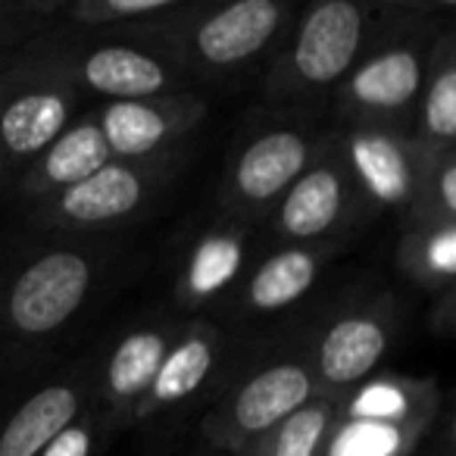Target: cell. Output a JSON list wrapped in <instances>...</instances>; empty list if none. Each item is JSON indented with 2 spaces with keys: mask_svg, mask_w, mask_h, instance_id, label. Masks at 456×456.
Listing matches in <instances>:
<instances>
[{
  "mask_svg": "<svg viewBox=\"0 0 456 456\" xmlns=\"http://www.w3.org/2000/svg\"><path fill=\"white\" fill-rule=\"evenodd\" d=\"M110 260L113 248L60 241L0 281V366H22L51 347L91 304Z\"/></svg>",
  "mask_w": 456,
  "mask_h": 456,
  "instance_id": "6da1fadb",
  "label": "cell"
},
{
  "mask_svg": "<svg viewBox=\"0 0 456 456\" xmlns=\"http://www.w3.org/2000/svg\"><path fill=\"white\" fill-rule=\"evenodd\" d=\"M372 4L319 0L310 4L281 45L263 78V107L275 116H306L329 101L372 41Z\"/></svg>",
  "mask_w": 456,
  "mask_h": 456,
  "instance_id": "7a4b0ae2",
  "label": "cell"
},
{
  "mask_svg": "<svg viewBox=\"0 0 456 456\" xmlns=\"http://www.w3.org/2000/svg\"><path fill=\"white\" fill-rule=\"evenodd\" d=\"M291 22L294 7L285 0L182 4V10L147 38L157 41L191 82L235 78L275 53Z\"/></svg>",
  "mask_w": 456,
  "mask_h": 456,
  "instance_id": "3957f363",
  "label": "cell"
},
{
  "mask_svg": "<svg viewBox=\"0 0 456 456\" xmlns=\"http://www.w3.org/2000/svg\"><path fill=\"white\" fill-rule=\"evenodd\" d=\"M331 132L319 128L306 116H269L250 122L232 147L219 182V216L254 222L266 219L285 191L322 157L331 144Z\"/></svg>",
  "mask_w": 456,
  "mask_h": 456,
  "instance_id": "277c9868",
  "label": "cell"
},
{
  "mask_svg": "<svg viewBox=\"0 0 456 456\" xmlns=\"http://www.w3.org/2000/svg\"><path fill=\"white\" fill-rule=\"evenodd\" d=\"M28 47L78 94L103 97L107 103L175 94L191 85L182 66L151 38H76L41 32Z\"/></svg>",
  "mask_w": 456,
  "mask_h": 456,
  "instance_id": "5b68a950",
  "label": "cell"
},
{
  "mask_svg": "<svg viewBox=\"0 0 456 456\" xmlns=\"http://www.w3.org/2000/svg\"><path fill=\"white\" fill-rule=\"evenodd\" d=\"M184 166V153L163 159H110L88 178L28 203L32 225L88 235L128 225L163 197Z\"/></svg>",
  "mask_w": 456,
  "mask_h": 456,
  "instance_id": "8992f818",
  "label": "cell"
},
{
  "mask_svg": "<svg viewBox=\"0 0 456 456\" xmlns=\"http://www.w3.org/2000/svg\"><path fill=\"white\" fill-rule=\"evenodd\" d=\"M435 38L437 35L425 32V22H416L410 32H394L381 45L369 41L360 63L331 94L344 126L397 128L412 134Z\"/></svg>",
  "mask_w": 456,
  "mask_h": 456,
  "instance_id": "52a82bcc",
  "label": "cell"
},
{
  "mask_svg": "<svg viewBox=\"0 0 456 456\" xmlns=\"http://www.w3.org/2000/svg\"><path fill=\"white\" fill-rule=\"evenodd\" d=\"M78 94L32 47H22L0 69V151L10 169H26L78 119Z\"/></svg>",
  "mask_w": 456,
  "mask_h": 456,
  "instance_id": "ba28073f",
  "label": "cell"
},
{
  "mask_svg": "<svg viewBox=\"0 0 456 456\" xmlns=\"http://www.w3.org/2000/svg\"><path fill=\"white\" fill-rule=\"evenodd\" d=\"M313 397H316V381L306 356H279L273 362H263L228 387L219 403L209 410L200 425L203 441L213 447V453L238 456Z\"/></svg>",
  "mask_w": 456,
  "mask_h": 456,
  "instance_id": "9c48e42d",
  "label": "cell"
},
{
  "mask_svg": "<svg viewBox=\"0 0 456 456\" xmlns=\"http://www.w3.org/2000/svg\"><path fill=\"white\" fill-rule=\"evenodd\" d=\"M372 216V207L360 194L335 144H329L322 157L285 191L266 222L269 232L285 244H341L344 248L347 238Z\"/></svg>",
  "mask_w": 456,
  "mask_h": 456,
  "instance_id": "30bf717a",
  "label": "cell"
},
{
  "mask_svg": "<svg viewBox=\"0 0 456 456\" xmlns=\"http://www.w3.org/2000/svg\"><path fill=\"white\" fill-rule=\"evenodd\" d=\"M400 329V304L391 291L335 313L316 335L310 362L316 394H347L379 369Z\"/></svg>",
  "mask_w": 456,
  "mask_h": 456,
  "instance_id": "8fae6325",
  "label": "cell"
},
{
  "mask_svg": "<svg viewBox=\"0 0 456 456\" xmlns=\"http://www.w3.org/2000/svg\"><path fill=\"white\" fill-rule=\"evenodd\" d=\"M331 144L350 169L356 188L366 197L372 213L391 209L400 219L410 213L425 163H428V151H422L410 132L341 126L335 128Z\"/></svg>",
  "mask_w": 456,
  "mask_h": 456,
  "instance_id": "7c38bea8",
  "label": "cell"
},
{
  "mask_svg": "<svg viewBox=\"0 0 456 456\" xmlns=\"http://www.w3.org/2000/svg\"><path fill=\"white\" fill-rule=\"evenodd\" d=\"M207 97L197 91L113 101L94 110L113 159H163L188 151L207 119Z\"/></svg>",
  "mask_w": 456,
  "mask_h": 456,
  "instance_id": "4fadbf2b",
  "label": "cell"
},
{
  "mask_svg": "<svg viewBox=\"0 0 456 456\" xmlns=\"http://www.w3.org/2000/svg\"><path fill=\"white\" fill-rule=\"evenodd\" d=\"M437 406H441V391L431 379L385 372L344 394L341 425L379 435L391 447L412 453V447L435 422Z\"/></svg>",
  "mask_w": 456,
  "mask_h": 456,
  "instance_id": "5bb4252c",
  "label": "cell"
},
{
  "mask_svg": "<svg viewBox=\"0 0 456 456\" xmlns=\"http://www.w3.org/2000/svg\"><path fill=\"white\" fill-rule=\"evenodd\" d=\"M94 372V360L69 362L28 387L0 419V456H41V450L91 406Z\"/></svg>",
  "mask_w": 456,
  "mask_h": 456,
  "instance_id": "9a60e30c",
  "label": "cell"
},
{
  "mask_svg": "<svg viewBox=\"0 0 456 456\" xmlns=\"http://www.w3.org/2000/svg\"><path fill=\"white\" fill-rule=\"evenodd\" d=\"M250 225L219 216L188 238L172 279V304L182 313L207 310L238 291L248 275Z\"/></svg>",
  "mask_w": 456,
  "mask_h": 456,
  "instance_id": "2e32d148",
  "label": "cell"
},
{
  "mask_svg": "<svg viewBox=\"0 0 456 456\" xmlns=\"http://www.w3.org/2000/svg\"><path fill=\"white\" fill-rule=\"evenodd\" d=\"M182 325L172 319H147L132 329H126L116 344L107 350L94 372V406L107 425L134 422L144 394L151 391L157 369L169 350L172 338L178 335Z\"/></svg>",
  "mask_w": 456,
  "mask_h": 456,
  "instance_id": "e0dca14e",
  "label": "cell"
},
{
  "mask_svg": "<svg viewBox=\"0 0 456 456\" xmlns=\"http://www.w3.org/2000/svg\"><path fill=\"white\" fill-rule=\"evenodd\" d=\"M225 360V335L209 319H191L178 329L157 369L151 391L144 394L134 422L166 416L182 406L194 403L203 391L216 381Z\"/></svg>",
  "mask_w": 456,
  "mask_h": 456,
  "instance_id": "ac0fdd59",
  "label": "cell"
},
{
  "mask_svg": "<svg viewBox=\"0 0 456 456\" xmlns=\"http://www.w3.org/2000/svg\"><path fill=\"white\" fill-rule=\"evenodd\" d=\"M341 254V244H281L263 256L238 285V306L248 316H275L313 291L325 263Z\"/></svg>",
  "mask_w": 456,
  "mask_h": 456,
  "instance_id": "d6986e66",
  "label": "cell"
},
{
  "mask_svg": "<svg viewBox=\"0 0 456 456\" xmlns=\"http://www.w3.org/2000/svg\"><path fill=\"white\" fill-rule=\"evenodd\" d=\"M110 159H113V153H110L101 126H97V116L91 110V113L78 116L51 147H45L22 169L20 194L28 203L38 200V197L57 194V191H66L82 182V178H88L91 172L107 166Z\"/></svg>",
  "mask_w": 456,
  "mask_h": 456,
  "instance_id": "ffe728a7",
  "label": "cell"
},
{
  "mask_svg": "<svg viewBox=\"0 0 456 456\" xmlns=\"http://www.w3.org/2000/svg\"><path fill=\"white\" fill-rule=\"evenodd\" d=\"M412 141L428 153L456 151V38L441 32L435 38L431 66L412 119Z\"/></svg>",
  "mask_w": 456,
  "mask_h": 456,
  "instance_id": "44dd1931",
  "label": "cell"
},
{
  "mask_svg": "<svg viewBox=\"0 0 456 456\" xmlns=\"http://www.w3.org/2000/svg\"><path fill=\"white\" fill-rule=\"evenodd\" d=\"M397 241V269L422 291H447L456 275V222L403 219Z\"/></svg>",
  "mask_w": 456,
  "mask_h": 456,
  "instance_id": "7402d4cb",
  "label": "cell"
},
{
  "mask_svg": "<svg viewBox=\"0 0 456 456\" xmlns=\"http://www.w3.org/2000/svg\"><path fill=\"white\" fill-rule=\"evenodd\" d=\"M184 0H53V20L119 38H147L182 10Z\"/></svg>",
  "mask_w": 456,
  "mask_h": 456,
  "instance_id": "603a6c76",
  "label": "cell"
},
{
  "mask_svg": "<svg viewBox=\"0 0 456 456\" xmlns=\"http://www.w3.org/2000/svg\"><path fill=\"white\" fill-rule=\"evenodd\" d=\"M344 394H316L281 425L256 437L238 456H325L341 419Z\"/></svg>",
  "mask_w": 456,
  "mask_h": 456,
  "instance_id": "cb8c5ba5",
  "label": "cell"
},
{
  "mask_svg": "<svg viewBox=\"0 0 456 456\" xmlns=\"http://www.w3.org/2000/svg\"><path fill=\"white\" fill-rule=\"evenodd\" d=\"M403 219L456 222V151L428 153V163H425L416 200H412V209Z\"/></svg>",
  "mask_w": 456,
  "mask_h": 456,
  "instance_id": "d4e9b609",
  "label": "cell"
},
{
  "mask_svg": "<svg viewBox=\"0 0 456 456\" xmlns=\"http://www.w3.org/2000/svg\"><path fill=\"white\" fill-rule=\"evenodd\" d=\"M107 428H110L107 419L101 416V410H97L94 400H91L88 410H85L76 422L66 425V428L41 450V456H94L97 447L103 444V437H107Z\"/></svg>",
  "mask_w": 456,
  "mask_h": 456,
  "instance_id": "484cf974",
  "label": "cell"
},
{
  "mask_svg": "<svg viewBox=\"0 0 456 456\" xmlns=\"http://www.w3.org/2000/svg\"><path fill=\"white\" fill-rule=\"evenodd\" d=\"M35 22L32 16L22 10V4H0V60H10V51L16 47V41L28 32V28H38L41 26H28Z\"/></svg>",
  "mask_w": 456,
  "mask_h": 456,
  "instance_id": "4316f807",
  "label": "cell"
},
{
  "mask_svg": "<svg viewBox=\"0 0 456 456\" xmlns=\"http://www.w3.org/2000/svg\"><path fill=\"white\" fill-rule=\"evenodd\" d=\"M437 335H450V325H453V288H447L441 297V313L431 319Z\"/></svg>",
  "mask_w": 456,
  "mask_h": 456,
  "instance_id": "83f0119b",
  "label": "cell"
},
{
  "mask_svg": "<svg viewBox=\"0 0 456 456\" xmlns=\"http://www.w3.org/2000/svg\"><path fill=\"white\" fill-rule=\"evenodd\" d=\"M7 175H10V163H7V157H4V151H0V188H4Z\"/></svg>",
  "mask_w": 456,
  "mask_h": 456,
  "instance_id": "f1b7e54d",
  "label": "cell"
},
{
  "mask_svg": "<svg viewBox=\"0 0 456 456\" xmlns=\"http://www.w3.org/2000/svg\"><path fill=\"white\" fill-rule=\"evenodd\" d=\"M213 456H222V453H213Z\"/></svg>",
  "mask_w": 456,
  "mask_h": 456,
  "instance_id": "f546056e",
  "label": "cell"
}]
</instances>
